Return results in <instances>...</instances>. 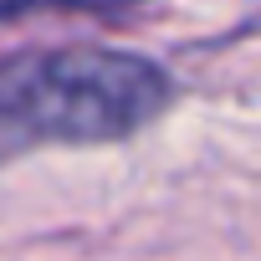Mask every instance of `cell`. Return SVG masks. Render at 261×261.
Segmentation results:
<instances>
[{
	"mask_svg": "<svg viewBox=\"0 0 261 261\" xmlns=\"http://www.w3.org/2000/svg\"><path fill=\"white\" fill-rule=\"evenodd\" d=\"M36 6H67V11H118V6H134V0H6V16L36 11Z\"/></svg>",
	"mask_w": 261,
	"mask_h": 261,
	"instance_id": "obj_2",
	"label": "cell"
},
{
	"mask_svg": "<svg viewBox=\"0 0 261 261\" xmlns=\"http://www.w3.org/2000/svg\"><path fill=\"white\" fill-rule=\"evenodd\" d=\"M169 102V77L128 51H51L6 72V139L21 144H102L139 134Z\"/></svg>",
	"mask_w": 261,
	"mask_h": 261,
	"instance_id": "obj_1",
	"label": "cell"
}]
</instances>
